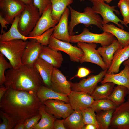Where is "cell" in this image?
I'll list each match as a JSON object with an SVG mask.
<instances>
[{"mask_svg":"<svg viewBox=\"0 0 129 129\" xmlns=\"http://www.w3.org/2000/svg\"><path fill=\"white\" fill-rule=\"evenodd\" d=\"M90 107L95 112H98L101 111L115 109L117 106L108 99H104L95 100Z\"/></svg>","mask_w":129,"mask_h":129,"instance_id":"obj_34","label":"cell"},{"mask_svg":"<svg viewBox=\"0 0 129 129\" xmlns=\"http://www.w3.org/2000/svg\"><path fill=\"white\" fill-rule=\"evenodd\" d=\"M123 18V21L127 27L129 24V0H120L118 4Z\"/></svg>","mask_w":129,"mask_h":129,"instance_id":"obj_36","label":"cell"},{"mask_svg":"<svg viewBox=\"0 0 129 129\" xmlns=\"http://www.w3.org/2000/svg\"><path fill=\"white\" fill-rule=\"evenodd\" d=\"M26 5L19 0H0V14L12 24L15 17L19 16L24 10Z\"/></svg>","mask_w":129,"mask_h":129,"instance_id":"obj_10","label":"cell"},{"mask_svg":"<svg viewBox=\"0 0 129 129\" xmlns=\"http://www.w3.org/2000/svg\"><path fill=\"white\" fill-rule=\"evenodd\" d=\"M39 58L52 65L54 67H60L63 61V56L60 51L53 49L48 46H42Z\"/></svg>","mask_w":129,"mask_h":129,"instance_id":"obj_20","label":"cell"},{"mask_svg":"<svg viewBox=\"0 0 129 129\" xmlns=\"http://www.w3.org/2000/svg\"><path fill=\"white\" fill-rule=\"evenodd\" d=\"M125 66L123 70L119 73L110 74L106 73L101 83L110 82L123 86L127 87L129 91V64Z\"/></svg>","mask_w":129,"mask_h":129,"instance_id":"obj_21","label":"cell"},{"mask_svg":"<svg viewBox=\"0 0 129 129\" xmlns=\"http://www.w3.org/2000/svg\"></svg>","mask_w":129,"mask_h":129,"instance_id":"obj_53","label":"cell"},{"mask_svg":"<svg viewBox=\"0 0 129 129\" xmlns=\"http://www.w3.org/2000/svg\"><path fill=\"white\" fill-rule=\"evenodd\" d=\"M41 117V115L39 113L26 120L24 129H33Z\"/></svg>","mask_w":129,"mask_h":129,"instance_id":"obj_39","label":"cell"},{"mask_svg":"<svg viewBox=\"0 0 129 129\" xmlns=\"http://www.w3.org/2000/svg\"><path fill=\"white\" fill-rule=\"evenodd\" d=\"M64 124L66 129H83L85 125L81 110H74L64 119Z\"/></svg>","mask_w":129,"mask_h":129,"instance_id":"obj_27","label":"cell"},{"mask_svg":"<svg viewBox=\"0 0 129 129\" xmlns=\"http://www.w3.org/2000/svg\"><path fill=\"white\" fill-rule=\"evenodd\" d=\"M5 75L4 85L8 88L36 92L43 85L41 78L33 66L22 64L17 68L8 69Z\"/></svg>","mask_w":129,"mask_h":129,"instance_id":"obj_2","label":"cell"},{"mask_svg":"<svg viewBox=\"0 0 129 129\" xmlns=\"http://www.w3.org/2000/svg\"><path fill=\"white\" fill-rule=\"evenodd\" d=\"M54 29V27L51 28L43 33L40 36L34 39L39 43L42 46H48L50 38Z\"/></svg>","mask_w":129,"mask_h":129,"instance_id":"obj_38","label":"cell"},{"mask_svg":"<svg viewBox=\"0 0 129 129\" xmlns=\"http://www.w3.org/2000/svg\"><path fill=\"white\" fill-rule=\"evenodd\" d=\"M116 39L110 33L103 32L100 34L93 33L89 31L87 28H85L80 34L70 36V42L98 43L103 46L109 45Z\"/></svg>","mask_w":129,"mask_h":129,"instance_id":"obj_7","label":"cell"},{"mask_svg":"<svg viewBox=\"0 0 129 129\" xmlns=\"http://www.w3.org/2000/svg\"><path fill=\"white\" fill-rule=\"evenodd\" d=\"M39 113L41 115V120L33 129H54V122L57 118L46 112L43 104L40 108Z\"/></svg>","mask_w":129,"mask_h":129,"instance_id":"obj_28","label":"cell"},{"mask_svg":"<svg viewBox=\"0 0 129 129\" xmlns=\"http://www.w3.org/2000/svg\"><path fill=\"white\" fill-rule=\"evenodd\" d=\"M8 88L5 86L2 85L0 87V100L2 98Z\"/></svg>","mask_w":129,"mask_h":129,"instance_id":"obj_44","label":"cell"},{"mask_svg":"<svg viewBox=\"0 0 129 129\" xmlns=\"http://www.w3.org/2000/svg\"><path fill=\"white\" fill-rule=\"evenodd\" d=\"M108 70H103L98 74L91 75L86 79H83L78 83L71 82L72 91L85 92L90 95L101 82L107 73Z\"/></svg>","mask_w":129,"mask_h":129,"instance_id":"obj_14","label":"cell"},{"mask_svg":"<svg viewBox=\"0 0 129 129\" xmlns=\"http://www.w3.org/2000/svg\"><path fill=\"white\" fill-rule=\"evenodd\" d=\"M27 42L20 39L0 41V53L7 59L12 68H17L22 65V59Z\"/></svg>","mask_w":129,"mask_h":129,"instance_id":"obj_4","label":"cell"},{"mask_svg":"<svg viewBox=\"0 0 129 129\" xmlns=\"http://www.w3.org/2000/svg\"><path fill=\"white\" fill-rule=\"evenodd\" d=\"M123 48L122 46L116 39L109 45L100 47L97 50L108 69L115 52Z\"/></svg>","mask_w":129,"mask_h":129,"instance_id":"obj_23","label":"cell"},{"mask_svg":"<svg viewBox=\"0 0 129 129\" xmlns=\"http://www.w3.org/2000/svg\"><path fill=\"white\" fill-rule=\"evenodd\" d=\"M115 85L110 82L102 84L96 87L91 95L95 100L108 99L113 91Z\"/></svg>","mask_w":129,"mask_h":129,"instance_id":"obj_30","label":"cell"},{"mask_svg":"<svg viewBox=\"0 0 129 129\" xmlns=\"http://www.w3.org/2000/svg\"><path fill=\"white\" fill-rule=\"evenodd\" d=\"M110 126L118 129H129V102L117 107L112 114Z\"/></svg>","mask_w":129,"mask_h":129,"instance_id":"obj_13","label":"cell"},{"mask_svg":"<svg viewBox=\"0 0 129 129\" xmlns=\"http://www.w3.org/2000/svg\"><path fill=\"white\" fill-rule=\"evenodd\" d=\"M129 58V45L117 50L114 54L107 73L110 74L118 73L122 64Z\"/></svg>","mask_w":129,"mask_h":129,"instance_id":"obj_24","label":"cell"},{"mask_svg":"<svg viewBox=\"0 0 129 129\" xmlns=\"http://www.w3.org/2000/svg\"><path fill=\"white\" fill-rule=\"evenodd\" d=\"M68 96L69 103L74 110H81L90 107L95 101L91 95L82 92L72 90Z\"/></svg>","mask_w":129,"mask_h":129,"instance_id":"obj_15","label":"cell"},{"mask_svg":"<svg viewBox=\"0 0 129 129\" xmlns=\"http://www.w3.org/2000/svg\"><path fill=\"white\" fill-rule=\"evenodd\" d=\"M91 72L90 70L87 68L84 67H80L78 69L77 74L71 79L75 77H77L79 78L84 77Z\"/></svg>","mask_w":129,"mask_h":129,"instance_id":"obj_41","label":"cell"},{"mask_svg":"<svg viewBox=\"0 0 129 129\" xmlns=\"http://www.w3.org/2000/svg\"><path fill=\"white\" fill-rule=\"evenodd\" d=\"M77 45L83 52V55L80 61L81 63L90 62L98 65L103 70H108L102 57L96 49L97 45L96 43L78 42Z\"/></svg>","mask_w":129,"mask_h":129,"instance_id":"obj_8","label":"cell"},{"mask_svg":"<svg viewBox=\"0 0 129 129\" xmlns=\"http://www.w3.org/2000/svg\"><path fill=\"white\" fill-rule=\"evenodd\" d=\"M43 104L36 92L10 88L0 100V110L8 114L16 124L39 113Z\"/></svg>","mask_w":129,"mask_h":129,"instance_id":"obj_1","label":"cell"},{"mask_svg":"<svg viewBox=\"0 0 129 129\" xmlns=\"http://www.w3.org/2000/svg\"><path fill=\"white\" fill-rule=\"evenodd\" d=\"M64 119H58L57 118L54 122V128L55 129H66L64 124Z\"/></svg>","mask_w":129,"mask_h":129,"instance_id":"obj_42","label":"cell"},{"mask_svg":"<svg viewBox=\"0 0 129 129\" xmlns=\"http://www.w3.org/2000/svg\"><path fill=\"white\" fill-rule=\"evenodd\" d=\"M81 1H85L86 0H79Z\"/></svg>","mask_w":129,"mask_h":129,"instance_id":"obj_50","label":"cell"},{"mask_svg":"<svg viewBox=\"0 0 129 129\" xmlns=\"http://www.w3.org/2000/svg\"><path fill=\"white\" fill-rule=\"evenodd\" d=\"M52 6L51 16L54 20L59 22L65 10L72 3L73 0H49Z\"/></svg>","mask_w":129,"mask_h":129,"instance_id":"obj_29","label":"cell"},{"mask_svg":"<svg viewBox=\"0 0 129 129\" xmlns=\"http://www.w3.org/2000/svg\"><path fill=\"white\" fill-rule=\"evenodd\" d=\"M129 96H128V98L129 99Z\"/></svg>","mask_w":129,"mask_h":129,"instance_id":"obj_51","label":"cell"},{"mask_svg":"<svg viewBox=\"0 0 129 129\" xmlns=\"http://www.w3.org/2000/svg\"><path fill=\"white\" fill-rule=\"evenodd\" d=\"M33 67L38 73L45 86L50 88L54 68L53 66L43 59L38 58L34 62Z\"/></svg>","mask_w":129,"mask_h":129,"instance_id":"obj_19","label":"cell"},{"mask_svg":"<svg viewBox=\"0 0 129 129\" xmlns=\"http://www.w3.org/2000/svg\"><path fill=\"white\" fill-rule=\"evenodd\" d=\"M96 128L94 125L91 124H86L85 125L83 129H96Z\"/></svg>","mask_w":129,"mask_h":129,"instance_id":"obj_46","label":"cell"},{"mask_svg":"<svg viewBox=\"0 0 129 129\" xmlns=\"http://www.w3.org/2000/svg\"><path fill=\"white\" fill-rule=\"evenodd\" d=\"M50 88L57 92L68 95L72 91L71 82L67 80L58 68L54 67Z\"/></svg>","mask_w":129,"mask_h":129,"instance_id":"obj_16","label":"cell"},{"mask_svg":"<svg viewBox=\"0 0 129 129\" xmlns=\"http://www.w3.org/2000/svg\"><path fill=\"white\" fill-rule=\"evenodd\" d=\"M123 64L124 66L129 64V58L123 63Z\"/></svg>","mask_w":129,"mask_h":129,"instance_id":"obj_48","label":"cell"},{"mask_svg":"<svg viewBox=\"0 0 129 129\" xmlns=\"http://www.w3.org/2000/svg\"><path fill=\"white\" fill-rule=\"evenodd\" d=\"M25 4H29L33 3V0H19Z\"/></svg>","mask_w":129,"mask_h":129,"instance_id":"obj_47","label":"cell"},{"mask_svg":"<svg viewBox=\"0 0 129 129\" xmlns=\"http://www.w3.org/2000/svg\"><path fill=\"white\" fill-rule=\"evenodd\" d=\"M41 16L38 9L33 3L26 4L19 15L18 29L20 33L24 36H28Z\"/></svg>","mask_w":129,"mask_h":129,"instance_id":"obj_5","label":"cell"},{"mask_svg":"<svg viewBox=\"0 0 129 129\" xmlns=\"http://www.w3.org/2000/svg\"><path fill=\"white\" fill-rule=\"evenodd\" d=\"M70 14L71 19L68 25V31L70 36L74 35L73 30L75 27L79 24H83L86 27L91 25H95L102 29L103 24L102 20L99 14L95 13L92 7L87 6L82 12L73 9L70 5L68 6Z\"/></svg>","mask_w":129,"mask_h":129,"instance_id":"obj_3","label":"cell"},{"mask_svg":"<svg viewBox=\"0 0 129 129\" xmlns=\"http://www.w3.org/2000/svg\"><path fill=\"white\" fill-rule=\"evenodd\" d=\"M129 92L128 88L126 87L117 85L114 88L108 99L118 107L124 102L125 97Z\"/></svg>","mask_w":129,"mask_h":129,"instance_id":"obj_31","label":"cell"},{"mask_svg":"<svg viewBox=\"0 0 129 129\" xmlns=\"http://www.w3.org/2000/svg\"><path fill=\"white\" fill-rule=\"evenodd\" d=\"M36 94L43 104L45 101L50 99L60 100L67 103H69L68 95L56 91L43 85L37 91Z\"/></svg>","mask_w":129,"mask_h":129,"instance_id":"obj_22","label":"cell"},{"mask_svg":"<svg viewBox=\"0 0 129 129\" xmlns=\"http://www.w3.org/2000/svg\"><path fill=\"white\" fill-rule=\"evenodd\" d=\"M48 46L53 49L65 52L73 62H80L83 55L82 50L77 46H73L70 42L58 39L51 36Z\"/></svg>","mask_w":129,"mask_h":129,"instance_id":"obj_9","label":"cell"},{"mask_svg":"<svg viewBox=\"0 0 129 129\" xmlns=\"http://www.w3.org/2000/svg\"><path fill=\"white\" fill-rule=\"evenodd\" d=\"M89 0L92 4V8L94 11L100 15L102 17L103 24L112 22L122 29H124V27L122 24L128 27L123 21L114 13V12L115 11L118 14H119V11L115 9V6H110L101 0Z\"/></svg>","mask_w":129,"mask_h":129,"instance_id":"obj_6","label":"cell"},{"mask_svg":"<svg viewBox=\"0 0 129 129\" xmlns=\"http://www.w3.org/2000/svg\"><path fill=\"white\" fill-rule=\"evenodd\" d=\"M43 104L46 112L57 118L65 119L74 111L69 103L61 100H48L44 102Z\"/></svg>","mask_w":129,"mask_h":129,"instance_id":"obj_11","label":"cell"},{"mask_svg":"<svg viewBox=\"0 0 129 129\" xmlns=\"http://www.w3.org/2000/svg\"><path fill=\"white\" fill-rule=\"evenodd\" d=\"M0 23L1 29V34H2L3 32V29H7V25L10 24L2 16V15L0 14Z\"/></svg>","mask_w":129,"mask_h":129,"instance_id":"obj_43","label":"cell"},{"mask_svg":"<svg viewBox=\"0 0 129 129\" xmlns=\"http://www.w3.org/2000/svg\"><path fill=\"white\" fill-rule=\"evenodd\" d=\"M52 11L51 3L43 12L35 27L30 33L29 37L35 38L56 25L59 21L52 18Z\"/></svg>","mask_w":129,"mask_h":129,"instance_id":"obj_12","label":"cell"},{"mask_svg":"<svg viewBox=\"0 0 129 129\" xmlns=\"http://www.w3.org/2000/svg\"><path fill=\"white\" fill-rule=\"evenodd\" d=\"M25 121L17 124L14 128V129H24Z\"/></svg>","mask_w":129,"mask_h":129,"instance_id":"obj_45","label":"cell"},{"mask_svg":"<svg viewBox=\"0 0 129 129\" xmlns=\"http://www.w3.org/2000/svg\"><path fill=\"white\" fill-rule=\"evenodd\" d=\"M128 102H129V98H128Z\"/></svg>","mask_w":129,"mask_h":129,"instance_id":"obj_52","label":"cell"},{"mask_svg":"<svg viewBox=\"0 0 129 129\" xmlns=\"http://www.w3.org/2000/svg\"><path fill=\"white\" fill-rule=\"evenodd\" d=\"M4 56L0 53V85H4L5 80V71L7 69L12 68L10 63L5 59Z\"/></svg>","mask_w":129,"mask_h":129,"instance_id":"obj_37","label":"cell"},{"mask_svg":"<svg viewBox=\"0 0 129 129\" xmlns=\"http://www.w3.org/2000/svg\"><path fill=\"white\" fill-rule=\"evenodd\" d=\"M42 45L34 39L27 41L22 60V65L33 66L35 61L39 58Z\"/></svg>","mask_w":129,"mask_h":129,"instance_id":"obj_17","label":"cell"},{"mask_svg":"<svg viewBox=\"0 0 129 129\" xmlns=\"http://www.w3.org/2000/svg\"><path fill=\"white\" fill-rule=\"evenodd\" d=\"M0 117L2 121L0 124V129H12L16 124L11 117L0 110Z\"/></svg>","mask_w":129,"mask_h":129,"instance_id":"obj_35","label":"cell"},{"mask_svg":"<svg viewBox=\"0 0 129 129\" xmlns=\"http://www.w3.org/2000/svg\"><path fill=\"white\" fill-rule=\"evenodd\" d=\"M114 110L110 109L100 111L96 115V118L100 129H107L109 128Z\"/></svg>","mask_w":129,"mask_h":129,"instance_id":"obj_32","label":"cell"},{"mask_svg":"<svg viewBox=\"0 0 129 129\" xmlns=\"http://www.w3.org/2000/svg\"><path fill=\"white\" fill-rule=\"evenodd\" d=\"M69 8L65 10L58 24L54 27L51 36L62 41L70 42V36L68 31V17Z\"/></svg>","mask_w":129,"mask_h":129,"instance_id":"obj_18","label":"cell"},{"mask_svg":"<svg viewBox=\"0 0 129 129\" xmlns=\"http://www.w3.org/2000/svg\"><path fill=\"white\" fill-rule=\"evenodd\" d=\"M51 3L49 0H33V4L38 9L41 15Z\"/></svg>","mask_w":129,"mask_h":129,"instance_id":"obj_40","label":"cell"},{"mask_svg":"<svg viewBox=\"0 0 129 129\" xmlns=\"http://www.w3.org/2000/svg\"><path fill=\"white\" fill-rule=\"evenodd\" d=\"M85 125L89 124L95 126L97 129L100 127L97 120L95 110L89 107L81 110Z\"/></svg>","mask_w":129,"mask_h":129,"instance_id":"obj_33","label":"cell"},{"mask_svg":"<svg viewBox=\"0 0 129 129\" xmlns=\"http://www.w3.org/2000/svg\"><path fill=\"white\" fill-rule=\"evenodd\" d=\"M19 15L15 17L9 30L7 32L1 34L0 41H6L18 39L27 41L28 39L34 38L28 36H24L19 32L18 29Z\"/></svg>","mask_w":129,"mask_h":129,"instance_id":"obj_26","label":"cell"},{"mask_svg":"<svg viewBox=\"0 0 129 129\" xmlns=\"http://www.w3.org/2000/svg\"><path fill=\"white\" fill-rule=\"evenodd\" d=\"M102 29L103 32L110 33L117 38L123 48L129 45V32L118 27L113 24H103Z\"/></svg>","mask_w":129,"mask_h":129,"instance_id":"obj_25","label":"cell"},{"mask_svg":"<svg viewBox=\"0 0 129 129\" xmlns=\"http://www.w3.org/2000/svg\"><path fill=\"white\" fill-rule=\"evenodd\" d=\"M108 3H110L113 0H101Z\"/></svg>","mask_w":129,"mask_h":129,"instance_id":"obj_49","label":"cell"}]
</instances>
